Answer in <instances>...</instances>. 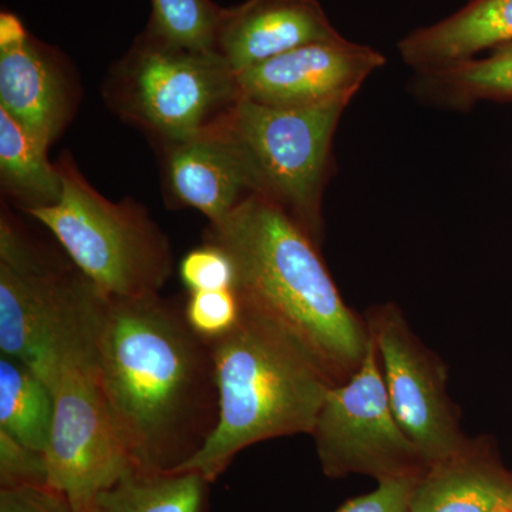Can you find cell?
<instances>
[{"label":"cell","mask_w":512,"mask_h":512,"mask_svg":"<svg viewBox=\"0 0 512 512\" xmlns=\"http://www.w3.org/2000/svg\"><path fill=\"white\" fill-rule=\"evenodd\" d=\"M97 379L133 466L175 471L200 453L218 424L211 342L160 293L111 299Z\"/></svg>","instance_id":"cell-1"},{"label":"cell","mask_w":512,"mask_h":512,"mask_svg":"<svg viewBox=\"0 0 512 512\" xmlns=\"http://www.w3.org/2000/svg\"><path fill=\"white\" fill-rule=\"evenodd\" d=\"M204 242L227 252L241 305L284 329L333 386L355 375L369 349L366 318L346 305L319 245L281 207L251 194L208 225Z\"/></svg>","instance_id":"cell-2"},{"label":"cell","mask_w":512,"mask_h":512,"mask_svg":"<svg viewBox=\"0 0 512 512\" xmlns=\"http://www.w3.org/2000/svg\"><path fill=\"white\" fill-rule=\"evenodd\" d=\"M211 346L218 424L200 453L175 471H197L214 483L245 448L311 434L333 384L284 329L244 305L235 328Z\"/></svg>","instance_id":"cell-3"},{"label":"cell","mask_w":512,"mask_h":512,"mask_svg":"<svg viewBox=\"0 0 512 512\" xmlns=\"http://www.w3.org/2000/svg\"><path fill=\"white\" fill-rule=\"evenodd\" d=\"M110 298L73 264L0 218V350L52 389L66 367L97 372Z\"/></svg>","instance_id":"cell-4"},{"label":"cell","mask_w":512,"mask_h":512,"mask_svg":"<svg viewBox=\"0 0 512 512\" xmlns=\"http://www.w3.org/2000/svg\"><path fill=\"white\" fill-rule=\"evenodd\" d=\"M56 165L62 198L26 214L55 235L70 261L109 298L160 293L174 274L173 249L146 208L131 198H104L67 154Z\"/></svg>","instance_id":"cell-5"},{"label":"cell","mask_w":512,"mask_h":512,"mask_svg":"<svg viewBox=\"0 0 512 512\" xmlns=\"http://www.w3.org/2000/svg\"><path fill=\"white\" fill-rule=\"evenodd\" d=\"M104 99L120 119L164 147L218 126L241 94L237 74L220 53L175 45L146 28L111 67Z\"/></svg>","instance_id":"cell-6"},{"label":"cell","mask_w":512,"mask_h":512,"mask_svg":"<svg viewBox=\"0 0 512 512\" xmlns=\"http://www.w3.org/2000/svg\"><path fill=\"white\" fill-rule=\"evenodd\" d=\"M350 101L275 109L239 99L221 121L247 160L255 194L281 207L319 247L325 237L322 205L333 171V137Z\"/></svg>","instance_id":"cell-7"},{"label":"cell","mask_w":512,"mask_h":512,"mask_svg":"<svg viewBox=\"0 0 512 512\" xmlns=\"http://www.w3.org/2000/svg\"><path fill=\"white\" fill-rule=\"evenodd\" d=\"M311 436L330 478L365 474L382 481L420 476L429 466L394 416L372 333L359 370L330 387Z\"/></svg>","instance_id":"cell-8"},{"label":"cell","mask_w":512,"mask_h":512,"mask_svg":"<svg viewBox=\"0 0 512 512\" xmlns=\"http://www.w3.org/2000/svg\"><path fill=\"white\" fill-rule=\"evenodd\" d=\"M55 394V417L45 451L49 487L59 491L74 512H96L104 491L133 468L109 412L97 372L66 367Z\"/></svg>","instance_id":"cell-9"},{"label":"cell","mask_w":512,"mask_h":512,"mask_svg":"<svg viewBox=\"0 0 512 512\" xmlns=\"http://www.w3.org/2000/svg\"><path fill=\"white\" fill-rule=\"evenodd\" d=\"M365 318L379 350L390 406L404 433L427 464L456 453L468 437L447 394V367L414 335L396 305L370 308Z\"/></svg>","instance_id":"cell-10"},{"label":"cell","mask_w":512,"mask_h":512,"mask_svg":"<svg viewBox=\"0 0 512 512\" xmlns=\"http://www.w3.org/2000/svg\"><path fill=\"white\" fill-rule=\"evenodd\" d=\"M386 57L345 37L309 43L237 74L241 99L275 107L303 109L353 99Z\"/></svg>","instance_id":"cell-11"},{"label":"cell","mask_w":512,"mask_h":512,"mask_svg":"<svg viewBox=\"0 0 512 512\" xmlns=\"http://www.w3.org/2000/svg\"><path fill=\"white\" fill-rule=\"evenodd\" d=\"M73 90L55 47L36 39L18 15L0 13V107L47 146L73 114Z\"/></svg>","instance_id":"cell-12"},{"label":"cell","mask_w":512,"mask_h":512,"mask_svg":"<svg viewBox=\"0 0 512 512\" xmlns=\"http://www.w3.org/2000/svg\"><path fill=\"white\" fill-rule=\"evenodd\" d=\"M161 150L168 204L200 211L210 224L224 220L256 192L244 154L221 123Z\"/></svg>","instance_id":"cell-13"},{"label":"cell","mask_w":512,"mask_h":512,"mask_svg":"<svg viewBox=\"0 0 512 512\" xmlns=\"http://www.w3.org/2000/svg\"><path fill=\"white\" fill-rule=\"evenodd\" d=\"M339 37L318 0H247L222 10L215 52L238 74L298 47Z\"/></svg>","instance_id":"cell-14"},{"label":"cell","mask_w":512,"mask_h":512,"mask_svg":"<svg viewBox=\"0 0 512 512\" xmlns=\"http://www.w3.org/2000/svg\"><path fill=\"white\" fill-rule=\"evenodd\" d=\"M500 510H512V471L488 436L468 439L456 453L429 464L410 504V512Z\"/></svg>","instance_id":"cell-15"},{"label":"cell","mask_w":512,"mask_h":512,"mask_svg":"<svg viewBox=\"0 0 512 512\" xmlns=\"http://www.w3.org/2000/svg\"><path fill=\"white\" fill-rule=\"evenodd\" d=\"M512 43V0H471L454 15L409 33L399 42L414 73L466 62Z\"/></svg>","instance_id":"cell-16"},{"label":"cell","mask_w":512,"mask_h":512,"mask_svg":"<svg viewBox=\"0 0 512 512\" xmlns=\"http://www.w3.org/2000/svg\"><path fill=\"white\" fill-rule=\"evenodd\" d=\"M410 90L436 109L470 111L483 101H512V43L490 55L414 73Z\"/></svg>","instance_id":"cell-17"},{"label":"cell","mask_w":512,"mask_h":512,"mask_svg":"<svg viewBox=\"0 0 512 512\" xmlns=\"http://www.w3.org/2000/svg\"><path fill=\"white\" fill-rule=\"evenodd\" d=\"M47 148L0 107V183L23 212L52 207L62 198V175Z\"/></svg>","instance_id":"cell-18"},{"label":"cell","mask_w":512,"mask_h":512,"mask_svg":"<svg viewBox=\"0 0 512 512\" xmlns=\"http://www.w3.org/2000/svg\"><path fill=\"white\" fill-rule=\"evenodd\" d=\"M210 484L197 471H144L133 467L104 491L96 512H207Z\"/></svg>","instance_id":"cell-19"},{"label":"cell","mask_w":512,"mask_h":512,"mask_svg":"<svg viewBox=\"0 0 512 512\" xmlns=\"http://www.w3.org/2000/svg\"><path fill=\"white\" fill-rule=\"evenodd\" d=\"M55 417V394L30 367L0 359V430L45 453Z\"/></svg>","instance_id":"cell-20"},{"label":"cell","mask_w":512,"mask_h":512,"mask_svg":"<svg viewBox=\"0 0 512 512\" xmlns=\"http://www.w3.org/2000/svg\"><path fill=\"white\" fill-rule=\"evenodd\" d=\"M222 10L212 0H151L147 29L175 45L215 50Z\"/></svg>","instance_id":"cell-21"},{"label":"cell","mask_w":512,"mask_h":512,"mask_svg":"<svg viewBox=\"0 0 512 512\" xmlns=\"http://www.w3.org/2000/svg\"><path fill=\"white\" fill-rule=\"evenodd\" d=\"M183 309L191 329L208 342L231 332L241 316V302L234 288L190 292Z\"/></svg>","instance_id":"cell-22"},{"label":"cell","mask_w":512,"mask_h":512,"mask_svg":"<svg viewBox=\"0 0 512 512\" xmlns=\"http://www.w3.org/2000/svg\"><path fill=\"white\" fill-rule=\"evenodd\" d=\"M178 274L188 293L234 288L235 271L224 249L204 242L181 259Z\"/></svg>","instance_id":"cell-23"},{"label":"cell","mask_w":512,"mask_h":512,"mask_svg":"<svg viewBox=\"0 0 512 512\" xmlns=\"http://www.w3.org/2000/svg\"><path fill=\"white\" fill-rule=\"evenodd\" d=\"M0 487H49L45 453L19 443L2 430H0Z\"/></svg>","instance_id":"cell-24"},{"label":"cell","mask_w":512,"mask_h":512,"mask_svg":"<svg viewBox=\"0 0 512 512\" xmlns=\"http://www.w3.org/2000/svg\"><path fill=\"white\" fill-rule=\"evenodd\" d=\"M420 476L386 478L379 481L375 491L353 498L336 512H410L414 487Z\"/></svg>","instance_id":"cell-25"},{"label":"cell","mask_w":512,"mask_h":512,"mask_svg":"<svg viewBox=\"0 0 512 512\" xmlns=\"http://www.w3.org/2000/svg\"><path fill=\"white\" fill-rule=\"evenodd\" d=\"M0 512H74L67 498L50 487L0 488Z\"/></svg>","instance_id":"cell-26"},{"label":"cell","mask_w":512,"mask_h":512,"mask_svg":"<svg viewBox=\"0 0 512 512\" xmlns=\"http://www.w3.org/2000/svg\"><path fill=\"white\" fill-rule=\"evenodd\" d=\"M498 512H512V510H500Z\"/></svg>","instance_id":"cell-27"}]
</instances>
